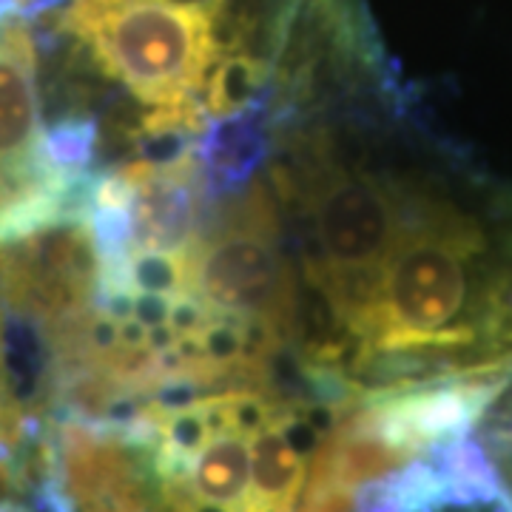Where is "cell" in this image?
I'll return each instance as SVG.
<instances>
[{"instance_id":"6da1fadb","label":"cell","mask_w":512,"mask_h":512,"mask_svg":"<svg viewBox=\"0 0 512 512\" xmlns=\"http://www.w3.org/2000/svg\"><path fill=\"white\" fill-rule=\"evenodd\" d=\"M228 0H72L63 29L151 109L202 103Z\"/></svg>"},{"instance_id":"7a4b0ae2","label":"cell","mask_w":512,"mask_h":512,"mask_svg":"<svg viewBox=\"0 0 512 512\" xmlns=\"http://www.w3.org/2000/svg\"><path fill=\"white\" fill-rule=\"evenodd\" d=\"M194 293L211 308L262 319L293 342L299 282L279 254V217L265 183L228 205L194 245Z\"/></svg>"},{"instance_id":"3957f363","label":"cell","mask_w":512,"mask_h":512,"mask_svg":"<svg viewBox=\"0 0 512 512\" xmlns=\"http://www.w3.org/2000/svg\"><path fill=\"white\" fill-rule=\"evenodd\" d=\"M268 157H271L268 94L237 114L208 120L197 143L205 202H220L239 194Z\"/></svg>"},{"instance_id":"277c9868","label":"cell","mask_w":512,"mask_h":512,"mask_svg":"<svg viewBox=\"0 0 512 512\" xmlns=\"http://www.w3.org/2000/svg\"><path fill=\"white\" fill-rule=\"evenodd\" d=\"M251 487V436L222 430L202 444L180 484L165 487V512H242Z\"/></svg>"},{"instance_id":"5b68a950","label":"cell","mask_w":512,"mask_h":512,"mask_svg":"<svg viewBox=\"0 0 512 512\" xmlns=\"http://www.w3.org/2000/svg\"><path fill=\"white\" fill-rule=\"evenodd\" d=\"M279 416L251 439V487L242 512H293L302 493L305 453L285 433Z\"/></svg>"},{"instance_id":"8992f818","label":"cell","mask_w":512,"mask_h":512,"mask_svg":"<svg viewBox=\"0 0 512 512\" xmlns=\"http://www.w3.org/2000/svg\"><path fill=\"white\" fill-rule=\"evenodd\" d=\"M265 80H268V66L254 55L228 52L220 57L202 89L205 94L202 109L208 114V120L228 117V114L254 106L256 100L265 97Z\"/></svg>"},{"instance_id":"52a82bcc","label":"cell","mask_w":512,"mask_h":512,"mask_svg":"<svg viewBox=\"0 0 512 512\" xmlns=\"http://www.w3.org/2000/svg\"><path fill=\"white\" fill-rule=\"evenodd\" d=\"M126 293L183 296L194 293V248L185 251H131Z\"/></svg>"},{"instance_id":"ba28073f","label":"cell","mask_w":512,"mask_h":512,"mask_svg":"<svg viewBox=\"0 0 512 512\" xmlns=\"http://www.w3.org/2000/svg\"><path fill=\"white\" fill-rule=\"evenodd\" d=\"M476 439L493 458L504 490L512 495V382L498 393L476 427Z\"/></svg>"}]
</instances>
